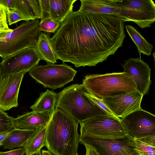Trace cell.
Wrapping results in <instances>:
<instances>
[{"label": "cell", "instance_id": "obj_15", "mask_svg": "<svg viewBox=\"0 0 155 155\" xmlns=\"http://www.w3.org/2000/svg\"><path fill=\"white\" fill-rule=\"evenodd\" d=\"M122 0H80L78 11L87 14L111 15L120 18V3Z\"/></svg>", "mask_w": 155, "mask_h": 155}, {"label": "cell", "instance_id": "obj_4", "mask_svg": "<svg viewBox=\"0 0 155 155\" xmlns=\"http://www.w3.org/2000/svg\"><path fill=\"white\" fill-rule=\"evenodd\" d=\"M82 84L90 95L101 100L137 90L132 78L124 72L87 75Z\"/></svg>", "mask_w": 155, "mask_h": 155}, {"label": "cell", "instance_id": "obj_6", "mask_svg": "<svg viewBox=\"0 0 155 155\" xmlns=\"http://www.w3.org/2000/svg\"><path fill=\"white\" fill-rule=\"evenodd\" d=\"M79 124L81 134L106 139L123 138L128 135L121 119L108 115L94 117Z\"/></svg>", "mask_w": 155, "mask_h": 155}, {"label": "cell", "instance_id": "obj_18", "mask_svg": "<svg viewBox=\"0 0 155 155\" xmlns=\"http://www.w3.org/2000/svg\"><path fill=\"white\" fill-rule=\"evenodd\" d=\"M77 0H49L50 18L61 23L72 11Z\"/></svg>", "mask_w": 155, "mask_h": 155}, {"label": "cell", "instance_id": "obj_17", "mask_svg": "<svg viewBox=\"0 0 155 155\" xmlns=\"http://www.w3.org/2000/svg\"><path fill=\"white\" fill-rule=\"evenodd\" d=\"M10 10L18 13L25 21L41 19L42 16L40 0H14Z\"/></svg>", "mask_w": 155, "mask_h": 155}, {"label": "cell", "instance_id": "obj_13", "mask_svg": "<svg viewBox=\"0 0 155 155\" xmlns=\"http://www.w3.org/2000/svg\"><path fill=\"white\" fill-rule=\"evenodd\" d=\"M27 71L5 76L0 79V109L8 110L18 105V99L21 84Z\"/></svg>", "mask_w": 155, "mask_h": 155}, {"label": "cell", "instance_id": "obj_5", "mask_svg": "<svg viewBox=\"0 0 155 155\" xmlns=\"http://www.w3.org/2000/svg\"><path fill=\"white\" fill-rule=\"evenodd\" d=\"M38 19L22 22L0 40V57L2 58L26 48H36L41 34Z\"/></svg>", "mask_w": 155, "mask_h": 155}, {"label": "cell", "instance_id": "obj_8", "mask_svg": "<svg viewBox=\"0 0 155 155\" xmlns=\"http://www.w3.org/2000/svg\"><path fill=\"white\" fill-rule=\"evenodd\" d=\"M79 143L93 150L98 155H140L134 139L128 134L116 139L99 138L80 134Z\"/></svg>", "mask_w": 155, "mask_h": 155}, {"label": "cell", "instance_id": "obj_37", "mask_svg": "<svg viewBox=\"0 0 155 155\" xmlns=\"http://www.w3.org/2000/svg\"><path fill=\"white\" fill-rule=\"evenodd\" d=\"M12 31H0V40L3 38L8 33Z\"/></svg>", "mask_w": 155, "mask_h": 155}, {"label": "cell", "instance_id": "obj_30", "mask_svg": "<svg viewBox=\"0 0 155 155\" xmlns=\"http://www.w3.org/2000/svg\"><path fill=\"white\" fill-rule=\"evenodd\" d=\"M25 153V149L21 147L5 152L0 151V155H24Z\"/></svg>", "mask_w": 155, "mask_h": 155}, {"label": "cell", "instance_id": "obj_34", "mask_svg": "<svg viewBox=\"0 0 155 155\" xmlns=\"http://www.w3.org/2000/svg\"><path fill=\"white\" fill-rule=\"evenodd\" d=\"M12 30L8 28L7 21L0 20V31H12Z\"/></svg>", "mask_w": 155, "mask_h": 155}, {"label": "cell", "instance_id": "obj_24", "mask_svg": "<svg viewBox=\"0 0 155 155\" xmlns=\"http://www.w3.org/2000/svg\"><path fill=\"white\" fill-rule=\"evenodd\" d=\"M13 118L0 109V135L9 132L14 128Z\"/></svg>", "mask_w": 155, "mask_h": 155}, {"label": "cell", "instance_id": "obj_20", "mask_svg": "<svg viewBox=\"0 0 155 155\" xmlns=\"http://www.w3.org/2000/svg\"><path fill=\"white\" fill-rule=\"evenodd\" d=\"M58 95L53 91L47 89L40 94L30 108L34 111L47 112L52 114L55 109Z\"/></svg>", "mask_w": 155, "mask_h": 155}, {"label": "cell", "instance_id": "obj_26", "mask_svg": "<svg viewBox=\"0 0 155 155\" xmlns=\"http://www.w3.org/2000/svg\"><path fill=\"white\" fill-rule=\"evenodd\" d=\"M137 149L141 155H155V146L134 139Z\"/></svg>", "mask_w": 155, "mask_h": 155}, {"label": "cell", "instance_id": "obj_23", "mask_svg": "<svg viewBox=\"0 0 155 155\" xmlns=\"http://www.w3.org/2000/svg\"><path fill=\"white\" fill-rule=\"evenodd\" d=\"M126 31L136 45L140 55L141 54L150 56L151 55L153 45L148 42L135 28L130 25L125 26Z\"/></svg>", "mask_w": 155, "mask_h": 155}, {"label": "cell", "instance_id": "obj_28", "mask_svg": "<svg viewBox=\"0 0 155 155\" xmlns=\"http://www.w3.org/2000/svg\"><path fill=\"white\" fill-rule=\"evenodd\" d=\"M42 14L40 21H44L50 18V5L49 0H40Z\"/></svg>", "mask_w": 155, "mask_h": 155}, {"label": "cell", "instance_id": "obj_27", "mask_svg": "<svg viewBox=\"0 0 155 155\" xmlns=\"http://www.w3.org/2000/svg\"><path fill=\"white\" fill-rule=\"evenodd\" d=\"M6 13L8 21L10 25L20 21H24L23 17L18 13L11 11L6 8Z\"/></svg>", "mask_w": 155, "mask_h": 155}, {"label": "cell", "instance_id": "obj_11", "mask_svg": "<svg viewBox=\"0 0 155 155\" xmlns=\"http://www.w3.org/2000/svg\"><path fill=\"white\" fill-rule=\"evenodd\" d=\"M128 134L134 139L155 135V116L141 108L121 118Z\"/></svg>", "mask_w": 155, "mask_h": 155}, {"label": "cell", "instance_id": "obj_9", "mask_svg": "<svg viewBox=\"0 0 155 155\" xmlns=\"http://www.w3.org/2000/svg\"><path fill=\"white\" fill-rule=\"evenodd\" d=\"M120 18L131 21L141 28L149 27L155 21V4L152 0H122Z\"/></svg>", "mask_w": 155, "mask_h": 155}, {"label": "cell", "instance_id": "obj_12", "mask_svg": "<svg viewBox=\"0 0 155 155\" xmlns=\"http://www.w3.org/2000/svg\"><path fill=\"white\" fill-rule=\"evenodd\" d=\"M143 95L137 90L107 97L102 100L117 117L121 118L141 108Z\"/></svg>", "mask_w": 155, "mask_h": 155}, {"label": "cell", "instance_id": "obj_38", "mask_svg": "<svg viewBox=\"0 0 155 155\" xmlns=\"http://www.w3.org/2000/svg\"><path fill=\"white\" fill-rule=\"evenodd\" d=\"M41 152L42 155H52L48 150H42Z\"/></svg>", "mask_w": 155, "mask_h": 155}, {"label": "cell", "instance_id": "obj_35", "mask_svg": "<svg viewBox=\"0 0 155 155\" xmlns=\"http://www.w3.org/2000/svg\"><path fill=\"white\" fill-rule=\"evenodd\" d=\"M84 146L86 150L85 155H98L97 153L91 148L87 145Z\"/></svg>", "mask_w": 155, "mask_h": 155}, {"label": "cell", "instance_id": "obj_25", "mask_svg": "<svg viewBox=\"0 0 155 155\" xmlns=\"http://www.w3.org/2000/svg\"><path fill=\"white\" fill-rule=\"evenodd\" d=\"M60 24L49 18L40 21L39 29L41 31L54 33L58 28Z\"/></svg>", "mask_w": 155, "mask_h": 155}, {"label": "cell", "instance_id": "obj_1", "mask_svg": "<svg viewBox=\"0 0 155 155\" xmlns=\"http://www.w3.org/2000/svg\"><path fill=\"white\" fill-rule=\"evenodd\" d=\"M125 37L117 16L72 11L50 38L57 60L76 68L95 66L114 55Z\"/></svg>", "mask_w": 155, "mask_h": 155}, {"label": "cell", "instance_id": "obj_2", "mask_svg": "<svg viewBox=\"0 0 155 155\" xmlns=\"http://www.w3.org/2000/svg\"><path fill=\"white\" fill-rule=\"evenodd\" d=\"M78 123L55 108L48 125L45 146L52 155H78Z\"/></svg>", "mask_w": 155, "mask_h": 155}, {"label": "cell", "instance_id": "obj_16", "mask_svg": "<svg viewBox=\"0 0 155 155\" xmlns=\"http://www.w3.org/2000/svg\"><path fill=\"white\" fill-rule=\"evenodd\" d=\"M52 114L32 110L13 118L14 127L18 129L35 130L48 124Z\"/></svg>", "mask_w": 155, "mask_h": 155}, {"label": "cell", "instance_id": "obj_29", "mask_svg": "<svg viewBox=\"0 0 155 155\" xmlns=\"http://www.w3.org/2000/svg\"><path fill=\"white\" fill-rule=\"evenodd\" d=\"M85 94L87 97L95 103L101 108L107 112L109 115L117 117L109 109L106 105L103 103L102 100H100L91 95L87 92V91L85 92Z\"/></svg>", "mask_w": 155, "mask_h": 155}, {"label": "cell", "instance_id": "obj_10", "mask_svg": "<svg viewBox=\"0 0 155 155\" xmlns=\"http://www.w3.org/2000/svg\"><path fill=\"white\" fill-rule=\"evenodd\" d=\"M0 63L1 77L30 70L38 66L41 58L34 47L25 48L2 58Z\"/></svg>", "mask_w": 155, "mask_h": 155}, {"label": "cell", "instance_id": "obj_7", "mask_svg": "<svg viewBox=\"0 0 155 155\" xmlns=\"http://www.w3.org/2000/svg\"><path fill=\"white\" fill-rule=\"evenodd\" d=\"M77 72L65 63L37 66L28 72L36 82L53 90L61 88L73 81Z\"/></svg>", "mask_w": 155, "mask_h": 155}, {"label": "cell", "instance_id": "obj_40", "mask_svg": "<svg viewBox=\"0 0 155 155\" xmlns=\"http://www.w3.org/2000/svg\"><path fill=\"white\" fill-rule=\"evenodd\" d=\"M1 73H0V79H1Z\"/></svg>", "mask_w": 155, "mask_h": 155}, {"label": "cell", "instance_id": "obj_41", "mask_svg": "<svg viewBox=\"0 0 155 155\" xmlns=\"http://www.w3.org/2000/svg\"><path fill=\"white\" fill-rule=\"evenodd\" d=\"M140 155H141L140 154Z\"/></svg>", "mask_w": 155, "mask_h": 155}, {"label": "cell", "instance_id": "obj_22", "mask_svg": "<svg viewBox=\"0 0 155 155\" xmlns=\"http://www.w3.org/2000/svg\"><path fill=\"white\" fill-rule=\"evenodd\" d=\"M50 38L47 35L41 32L35 48L42 60L45 61L47 64H55L57 63V60L51 46Z\"/></svg>", "mask_w": 155, "mask_h": 155}, {"label": "cell", "instance_id": "obj_21", "mask_svg": "<svg viewBox=\"0 0 155 155\" xmlns=\"http://www.w3.org/2000/svg\"><path fill=\"white\" fill-rule=\"evenodd\" d=\"M48 125L36 130L25 143L22 147L25 150V155H30L45 146Z\"/></svg>", "mask_w": 155, "mask_h": 155}, {"label": "cell", "instance_id": "obj_32", "mask_svg": "<svg viewBox=\"0 0 155 155\" xmlns=\"http://www.w3.org/2000/svg\"><path fill=\"white\" fill-rule=\"evenodd\" d=\"M0 20L7 21L6 7L0 4Z\"/></svg>", "mask_w": 155, "mask_h": 155}, {"label": "cell", "instance_id": "obj_31", "mask_svg": "<svg viewBox=\"0 0 155 155\" xmlns=\"http://www.w3.org/2000/svg\"><path fill=\"white\" fill-rule=\"evenodd\" d=\"M137 139L147 144L155 146V135Z\"/></svg>", "mask_w": 155, "mask_h": 155}, {"label": "cell", "instance_id": "obj_39", "mask_svg": "<svg viewBox=\"0 0 155 155\" xmlns=\"http://www.w3.org/2000/svg\"><path fill=\"white\" fill-rule=\"evenodd\" d=\"M30 155H42L41 152V150H40L36 152L32 153Z\"/></svg>", "mask_w": 155, "mask_h": 155}, {"label": "cell", "instance_id": "obj_36", "mask_svg": "<svg viewBox=\"0 0 155 155\" xmlns=\"http://www.w3.org/2000/svg\"><path fill=\"white\" fill-rule=\"evenodd\" d=\"M9 132L3 133L0 135V146L3 141L8 135Z\"/></svg>", "mask_w": 155, "mask_h": 155}, {"label": "cell", "instance_id": "obj_33", "mask_svg": "<svg viewBox=\"0 0 155 155\" xmlns=\"http://www.w3.org/2000/svg\"><path fill=\"white\" fill-rule=\"evenodd\" d=\"M14 0H0V4L2 5L6 8L11 9L13 6Z\"/></svg>", "mask_w": 155, "mask_h": 155}, {"label": "cell", "instance_id": "obj_14", "mask_svg": "<svg viewBox=\"0 0 155 155\" xmlns=\"http://www.w3.org/2000/svg\"><path fill=\"white\" fill-rule=\"evenodd\" d=\"M123 72L127 73L134 82L137 90L143 96L148 94L151 84V69L140 57L130 58L122 65Z\"/></svg>", "mask_w": 155, "mask_h": 155}, {"label": "cell", "instance_id": "obj_19", "mask_svg": "<svg viewBox=\"0 0 155 155\" xmlns=\"http://www.w3.org/2000/svg\"><path fill=\"white\" fill-rule=\"evenodd\" d=\"M35 130H25L14 128L2 143L0 146L10 150L22 147Z\"/></svg>", "mask_w": 155, "mask_h": 155}, {"label": "cell", "instance_id": "obj_3", "mask_svg": "<svg viewBox=\"0 0 155 155\" xmlns=\"http://www.w3.org/2000/svg\"><path fill=\"white\" fill-rule=\"evenodd\" d=\"M86 91L82 84L65 88L58 94L55 108L61 109L78 123L96 116L110 115L85 95Z\"/></svg>", "mask_w": 155, "mask_h": 155}]
</instances>
